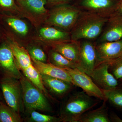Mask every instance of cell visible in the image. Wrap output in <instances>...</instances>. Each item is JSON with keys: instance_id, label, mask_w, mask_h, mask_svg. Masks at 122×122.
Wrapping results in <instances>:
<instances>
[{"instance_id": "cell-1", "label": "cell", "mask_w": 122, "mask_h": 122, "mask_svg": "<svg viewBox=\"0 0 122 122\" xmlns=\"http://www.w3.org/2000/svg\"><path fill=\"white\" fill-rule=\"evenodd\" d=\"M108 18L87 11H81L70 32L71 41H96L100 36Z\"/></svg>"}, {"instance_id": "cell-2", "label": "cell", "mask_w": 122, "mask_h": 122, "mask_svg": "<svg viewBox=\"0 0 122 122\" xmlns=\"http://www.w3.org/2000/svg\"><path fill=\"white\" fill-rule=\"evenodd\" d=\"M100 100L89 96L83 91L76 92L62 107L59 117L62 122H77L81 116L97 106Z\"/></svg>"}, {"instance_id": "cell-3", "label": "cell", "mask_w": 122, "mask_h": 122, "mask_svg": "<svg viewBox=\"0 0 122 122\" xmlns=\"http://www.w3.org/2000/svg\"><path fill=\"white\" fill-rule=\"evenodd\" d=\"M22 90L24 106L28 111H51L52 108L46 97L25 76L20 79Z\"/></svg>"}, {"instance_id": "cell-4", "label": "cell", "mask_w": 122, "mask_h": 122, "mask_svg": "<svg viewBox=\"0 0 122 122\" xmlns=\"http://www.w3.org/2000/svg\"><path fill=\"white\" fill-rule=\"evenodd\" d=\"M0 87L6 104L19 113L23 112L24 106L20 79L3 76L0 79Z\"/></svg>"}, {"instance_id": "cell-5", "label": "cell", "mask_w": 122, "mask_h": 122, "mask_svg": "<svg viewBox=\"0 0 122 122\" xmlns=\"http://www.w3.org/2000/svg\"><path fill=\"white\" fill-rule=\"evenodd\" d=\"M119 0H74L72 3L81 11L108 18L117 11Z\"/></svg>"}, {"instance_id": "cell-6", "label": "cell", "mask_w": 122, "mask_h": 122, "mask_svg": "<svg viewBox=\"0 0 122 122\" xmlns=\"http://www.w3.org/2000/svg\"><path fill=\"white\" fill-rule=\"evenodd\" d=\"M69 73L75 86L81 88L89 96L99 100L107 101L103 90L94 83L91 77L77 68H63Z\"/></svg>"}, {"instance_id": "cell-7", "label": "cell", "mask_w": 122, "mask_h": 122, "mask_svg": "<svg viewBox=\"0 0 122 122\" xmlns=\"http://www.w3.org/2000/svg\"><path fill=\"white\" fill-rule=\"evenodd\" d=\"M80 41L79 61L76 68L91 76L97 65V56L94 41L82 40Z\"/></svg>"}, {"instance_id": "cell-8", "label": "cell", "mask_w": 122, "mask_h": 122, "mask_svg": "<svg viewBox=\"0 0 122 122\" xmlns=\"http://www.w3.org/2000/svg\"><path fill=\"white\" fill-rule=\"evenodd\" d=\"M122 39V15L115 12L108 18L102 32L95 44Z\"/></svg>"}, {"instance_id": "cell-9", "label": "cell", "mask_w": 122, "mask_h": 122, "mask_svg": "<svg viewBox=\"0 0 122 122\" xmlns=\"http://www.w3.org/2000/svg\"><path fill=\"white\" fill-rule=\"evenodd\" d=\"M0 70L3 74L2 77L10 76L20 79L22 75L9 43L0 46Z\"/></svg>"}, {"instance_id": "cell-10", "label": "cell", "mask_w": 122, "mask_h": 122, "mask_svg": "<svg viewBox=\"0 0 122 122\" xmlns=\"http://www.w3.org/2000/svg\"><path fill=\"white\" fill-rule=\"evenodd\" d=\"M109 62L98 64L90 76L94 83L103 90L115 89L118 85V80L109 72Z\"/></svg>"}, {"instance_id": "cell-11", "label": "cell", "mask_w": 122, "mask_h": 122, "mask_svg": "<svg viewBox=\"0 0 122 122\" xmlns=\"http://www.w3.org/2000/svg\"><path fill=\"white\" fill-rule=\"evenodd\" d=\"M95 48L97 66L102 62H110L122 55V39L95 44Z\"/></svg>"}, {"instance_id": "cell-12", "label": "cell", "mask_w": 122, "mask_h": 122, "mask_svg": "<svg viewBox=\"0 0 122 122\" xmlns=\"http://www.w3.org/2000/svg\"><path fill=\"white\" fill-rule=\"evenodd\" d=\"M32 60L33 65L41 74L59 79L74 85L73 82L69 73L63 68L51 63H45L34 59Z\"/></svg>"}, {"instance_id": "cell-13", "label": "cell", "mask_w": 122, "mask_h": 122, "mask_svg": "<svg viewBox=\"0 0 122 122\" xmlns=\"http://www.w3.org/2000/svg\"><path fill=\"white\" fill-rule=\"evenodd\" d=\"M53 50L61 54L77 65L79 60L80 41H71L52 45Z\"/></svg>"}, {"instance_id": "cell-14", "label": "cell", "mask_w": 122, "mask_h": 122, "mask_svg": "<svg viewBox=\"0 0 122 122\" xmlns=\"http://www.w3.org/2000/svg\"><path fill=\"white\" fill-rule=\"evenodd\" d=\"M44 86L53 93L62 97L71 91L74 86L72 83L59 79L41 74Z\"/></svg>"}, {"instance_id": "cell-15", "label": "cell", "mask_w": 122, "mask_h": 122, "mask_svg": "<svg viewBox=\"0 0 122 122\" xmlns=\"http://www.w3.org/2000/svg\"><path fill=\"white\" fill-rule=\"evenodd\" d=\"M40 36L51 44L71 41L70 32L53 27L42 28L39 30Z\"/></svg>"}, {"instance_id": "cell-16", "label": "cell", "mask_w": 122, "mask_h": 122, "mask_svg": "<svg viewBox=\"0 0 122 122\" xmlns=\"http://www.w3.org/2000/svg\"><path fill=\"white\" fill-rule=\"evenodd\" d=\"M107 101H103L98 108L90 110L82 114L77 122H110L108 110L106 104Z\"/></svg>"}, {"instance_id": "cell-17", "label": "cell", "mask_w": 122, "mask_h": 122, "mask_svg": "<svg viewBox=\"0 0 122 122\" xmlns=\"http://www.w3.org/2000/svg\"><path fill=\"white\" fill-rule=\"evenodd\" d=\"M18 66L22 71L32 65L30 55L24 48L14 42H9Z\"/></svg>"}, {"instance_id": "cell-18", "label": "cell", "mask_w": 122, "mask_h": 122, "mask_svg": "<svg viewBox=\"0 0 122 122\" xmlns=\"http://www.w3.org/2000/svg\"><path fill=\"white\" fill-rule=\"evenodd\" d=\"M24 76L48 98H52L44 86L41 75L32 65L22 71Z\"/></svg>"}, {"instance_id": "cell-19", "label": "cell", "mask_w": 122, "mask_h": 122, "mask_svg": "<svg viewBox=\"0 0 122 122\" xmlns=\"http://www.w3.org/2000/svg\"><path fill=\"white\" fill-rule=\"evenodd\" d=\"M69 4L61 5L55 6L47 19V24L60 29L65 19Z\"/></svg>"}, {"instance_id": "cell-20", "label": "cell", "mask_w": 122, "mask_h": 122, "mask_svg": "<svg viewBox=\"0 0 122 122\" xmlns=\"http://www.w3.org/2000/svg\"><path fill=\"white\" fill-rule=\"evenodd\" d=\"M20 113L1 101L0 102V122H21Z\"/></svg>"}, {"instance_id": "cell-21", "label": "cell", "mask_w": 122, "mask_h": 122, "mask_svg": "<svg viewBox=\"0 0 122 122\" xmlns=\"http://www.w3.org/2000/svg\"><path fill=\"white\" fill-rule=\"evenodd\" d=\"M21 5L37 14H43L46 12L45 5L46 0H17Z\"/></svg>"}, {"instance_id": "cell-22", "label": "cell", "mask_w": 122, "mask_h": 122, "mask_svg": "<svg viewBox=\"0 0 122 122\" xmlns=\"http://www.w3.org/2000/svg\"><path fill=\"white\" fill-rule=\"evenodd\" d=\"M51 63L62 68H76V64L68 60L61 54L53 50L51 51L49 54Z\"/></svg>"}, {"instance_id": "cell-23", "label": "cell", "mask_w": 122, "mask_h": 122, "mask_svg": "<svg viewBox=\"0 0 122 122\" xmlns=\"http://www.w3.org/2000/svg\"><path fill=\"white\" fill-rule=\"evenodd\" d=\"M5 21L8 25L16 32L23 36L28 33V25L22 20L10 16H5Z\"/></svg>"}, {"instance_id": "cell-24", "label": "cell", "mask_w": 122, "mask_h": 122, "mask_svg": "<svg viewBox=\"0 0 122 122\" xmlns=\"http://www.w3.org/2000/svg\"><path fill=\"white\" fill-rule=\"evenodd\" d=\"M107 101L116 108L122 110V90L116 88L109 90H103Z\"/></svg>"}, {"instance_id": "cell-25", "label": "cell", "mask_w": 122, "mask_h": 122, "mask_svg": "<svg viewBox=\"0 0 122 122\" xmlns=\"http://www.w3.org/2000/svg\"><path fill=\"white\" fill-rule=\"evenodd\" d=\"M29 120L35 122H62L60 117L40 113L36 111L30 112Z\"/></svg>"}, {"instance_id": "cell-26", "label": "cell", "mask_w": 122, "mask_h": 122, "mask_svg": "<svg viewBox=\"0 0 122 122\" xmlns=\"http://www.w3.org/2000/svg\"><path fill=\"white\" fill-rule=\"evenodd\" d=\"M109 70L118 81L122 79V55L110 62Z\"/></svg>"}, {"instance_id": "cell-27", "label": "cell", "mask_w": 122, "mask_h": 122, "mask_svg": "<svg viewBox=\"0 0 122 122\" xmlns=\"http://www.w3.org/2000/svg\"><path fill=\"white\" fill-rule=\"evenodd\" d=\"M29 53L32 59L45 62L46 61V56L45 53L41 48L33 47L30 49Z\"/></svg>"}, {"instance_id": "cell-28", "label": "cell", "mask_w": 122, "mask_h": 122, "mask_svg": "<svg viewBox=\"0 0 122 122\" xmlns=\"http://www.w3.org/2000/svg\"><path fill=\"white\" fill-rule=\"evenodd\" d=\"M15 7L14 0H0V8L6 11L13 10Z\"/></svg>"}, {"instance_id": "cell-29", "label": "cell", "mask_w": 122, "mask_h": 122, "mask_svg": "<svg viewBox=\"0 0 122 122\" xmlns=\"http://www.w3.org/2000/svg\"><path fill=\"white\" fill-rule=\"evenodd\" d=\"M74 0H46L47 2L54 6L59 5L72 4Z\"/></svg>"}, {"instance_id": "cell-30", "label": "cell", "mask_w": 122, "mask_h": 122, "mask_svg": "<svg viewBox=\"0 0 122 122\" xmlns=\"http://www.w3.org/2000/svg\"><path fill=\"white\" fill-rule=\"evenodd\" d=\"M110 122H122V120L120 119L116 115H115L114 114H111L110 116H109Z\"/></svg>"}, {"instance_id": "cell-31", "label": "cell", "mask_w": 122, "mask_h": 122, "mask_svg": "<svg viewBox=\"0 0 122 122\" xmlns=\"http://www.w3.org/2000/svg\"><path fill=\"white\" fill-rule=\"evenodd\" d=\"M117 11H118L117 12L122 15V1H120L117 10Z\"/></svg>"}, {"instance_id": "cell-32", "label": "cell", "mask_w": 122, "mask_h": 122, "mask_svg": "<svg viewBox=\"0 0 122 122\" xmlns=\"http://www.w3.org/2000/svg\"><path fill=\"white\" fill-rule=\"evenodd\" d=\"M2 97H3V95L1 92V90H0V102L2 101Z\"/></svg>"}]
</instances>
